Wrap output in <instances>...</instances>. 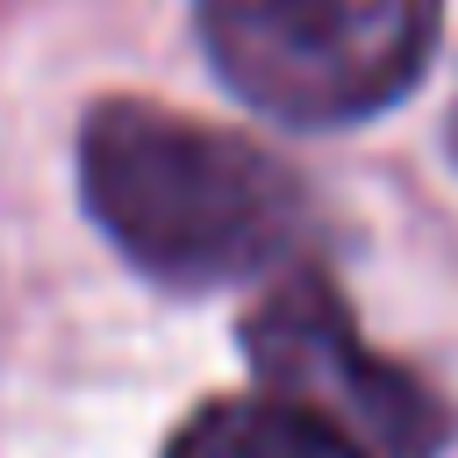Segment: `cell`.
<instances>
[{
    "instance_id": "1",
    "label": "cell",
    "mask_w": 458,
    "mask_h": 458,
    "mask_svg": "<svg viewBox=\"0 0 458 458\" xmlns=\"http://www.w3.org/2000/svg\"><path fill=\"white\" fill-rule=\"evenodd\" d=\"M79 186L93 222L165 286L258 279L308 236V193L279 157L143 100L93 107Z\"/></svg>"
},
{
    "instance_id": "3",
    "label": "cell",
    "mask_w": 458,
    "mask_h": 458,
    "mask_svg": "<svg viewBox=\"0 0 458 458\" xmlns=\"http://www.w3.org/2000/svg\"><path fill=\"white\" fill-rule=\"evenodd\" d=\"M243 358L265 379V401L322 422L358 458H437L451 437V408L358 336L322 272L279 279L243 315Z\"/></svg>"
},
{
    "instance_id": "2",
    "label": "cell",
    "mask_w": 458,
    "mask_h": 458,
    "mask_svg": "<svg viewBox=\"0 0 458 458\" xmlns=\"http://www.w3.org/2000/svg\"><path fill=\"white\" fill-rule=\"evenodd\" d=\"M200 36L250 107L293 129H336L422 79L437 0H200Z\"/></svg>"
},
{
    "instance_id": "4",
    "label": "cell",
    "mask_w": 458,
    "mask_h": 458,
    "mask_svg": "<svg viewBox=\"0 0 458 458\" xmlns=\"http://www.w3.org/2000/svg\"><path fill=\"white\" fill-rule=\"evenodd\" d=\"M165 458H358V451L279 401H215L172 437Z\"/></svg>"
}]
</instances>
